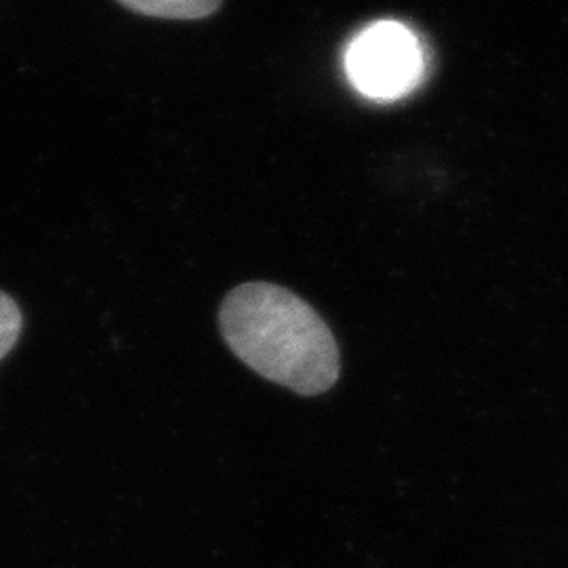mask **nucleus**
<instances>
[{
  "mask_svg": "<svg viewBox=\"0 0 568 568\" xmlns=\"http://www.w3.org/2000/svg\"><path fill=\"white\" fill-rule=\"evenodd\" d=\"M345 68L361 93L373 100H398L422 81L424 55L408 28L379 21L349 44Z\"/></svg>",
  "mask_w": 568,
  "mask_h": 568,
  "instance_id": "2",
  "label": "nucleus"
},
{
  "mask_svg": "<svg viewBox=\"0 0 568 568\" xmlns=\"http://www.w3.org/2000/svg\"><path fill=\"white\" fill-rule=\"evenodd\" d=\"M225 344L267 382L316 396L339 377L337 342L318 312L278 284L232 288L220 307Z\"/></svg>",
  "mask_w": 568,
  "mask_h": 568,
  "instance_id": "1",
  "label": "nucleus"
},
{
  "mask_svg": "<svg viewBox=\"0 0 568 568\" xmlns=\"http://www.w3.org/2000/svg\"><path fill=\"white\" fill-rule=\"evenodd\" d=\"M23 316L20 305L0 291V361L16 347L21 335Z\"/></svg>",
  "mask_w": 568,
  "mask_h": 568,
  "instance_id": "4",
  "label": "nucleus"
},
{
  "mask_svg": "<svg viewBox=\"0 0 568 568\" xmlns=\"http://www.w3.org/2000/svg\"><path fill=\"white\" fill-rule=\"evenodd\" d=\"M122 7L163 20H204L220 11L224 0H119Z\"/></svg>",
  "mask_w": 568,
  "mask_h": 568,
  "instance_id": "3",
  "label": "nucleus"
}]
</instances>
